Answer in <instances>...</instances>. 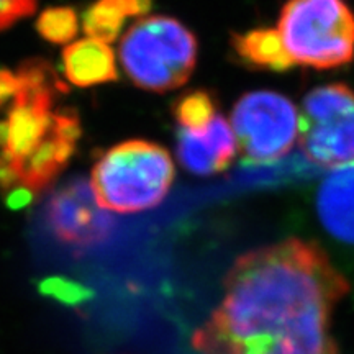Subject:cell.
<instances>
[{
    "mask_svg": "<svg viewBox=\"0 0 354 354\" xmlns=\"http://www.w3.org/2000/svg\"><path fill=\"white\" fill-rule=\"evenodd\" d=\"M223 287L194 335L198 354H338L331 317L349 286L315 243L290 238L250 251Z\"/></svg>",
    "mask_w": 354,
    "mask_h": 354,
    "instance_id": "obj_1",
    "label": "cell"
},
{
    "mask_svg": "<svg viewBox=\"0 0 354 354\" xmlns=\"http://www.w3.org/2000/svg\"><path fill=\"white\" fill-rule=\"evenodd\" d=\"M68 92L48 61L0 68V192L12 209L55 183L76 153L81 120L61 104Z\"/></svg>",
    "mask_w": 354,
    "mask_h": 354,
    "instance_id": "obj_2",
    "label": "cell"
},
{
    "mask_svg": "<svg viewBox=\"0 0 354 354\" xmlns=\"http://www.w3.org/2000/svg\"><path fill=\"white\" fill-rule=\"evenodd\" d=\"M174 180V162L162 146L145 140L120 143L102 154L91 187L100 209L131 214L165 201Z\"/></svg>",
    "mask_w": 354,
    "mask_h": 354,
    "instance_id": "obj_3",
    "label": "cell"
},
{
    "mask_svg": "<svg viewBox=\"0 0 354 354\" xmlns=\"http://www.w3.org/2000/svg\"><path fill=\"white\" fill-rule=\"evenodd\" d=\"M274 30L290 68L331 69L354 59V13L344 0H289Z\"/></svg>",
    "mask_w": 354,
    "mask_h": 354,
    "instance_id": "obj_4",
    "label": "cell"
},
{
    "mask_svg": "<svg viewBox=\"0 0 354 354\" xmlns=\"http://www.w3.org/2000/svg\"><path fill=\"white\" fill-rule=\"evenodd\" d=\"M120 63L130 81L149 92L184 86L197 64V38L171 17H143L123 35Z\"/></svg>",
    "mask_w": 354,
    "mask_h": 354,
    "instance_id": "obj_5",
    "label": "cell"
},
{
    "mask_svg": "<svg viewBox=\"0 0 354 354\" xmlns=\"http://www.w3.org/2000/svg\"><path fill=\"white\" fill-rule=\"evenodd\" d=\"M300 145L318 166L354 161V91L344 84L313 88L304 99Z\"/></svg>",
    "mask_w": 354,
    "mask_h": 354,
    "instance_id": "obj_6",
    "label": "cell"
},
{
    "mask_svg": "<svg viewBox=\"0 0 354 354\" xmlns=\"http://www.w3.org/2000/svg\"><path fill=\"white\" fill-rule=\"evenodd\" d=\"M232 127L243 154L251 162L276 161L300 138L297 107L286 95L271 91L243 95L234 104Z\"/></svg>",
    "mask_w": 354,
    "mask_h": 354,
    "instance_id": "obj_7",
    "label": "cell"
},
{
    "mask_svg": "<svg viewBox=\"0 0 354 354\" xmlns=\"http://www.w3.org/2000/svg\"><path fill=\"white\" fill-rule=\"evenodd\" d=\"M48 221L59 240L76 246L102 240L110 228V218L84 180H73L57 190L48 207Z\"/></svg>",
    "mask_w": 354,
    "mask_h": 354,
    "instance_id": "obj_8",
    "label": "cell"
},
{
    "mask_svg": "<svg viewBox=\"0 0 354 354\" xmlns=\"http://www.w3.org/2000/svg\"><path fill=\"white\" fill-rule=\"evenodd\" d=\"M176 141L180 165L198 176L223 171L233 161L238 148L232 122L220 113L203 130L190 131L177 128Z\"/></svg>",
    "mask_w": 354,
    "mask_h": 354,
    "instance_id": "obj_9",
    "label": "cell"
},
{
    "mask_svg": "<svg viewBox=\"0 0 354 354\" xmlns=\"http://www.w3.org/2000/svg\"><path fill=\"white\" fill-rule=\"evenodd\" d=\"M317 210L330 234L354 245V161L335 167L323 179Z\"/></svg>",
    "mask_w": 354,
    "mask_h": 354,
    "instance_id": "obj_10",
    "label": "cell"
},
{
    "mask_svg": "<svg viewBox=\"0 0 354 354\" xmlns=\"http://www.w3.org/2000/svg\"><path fill=\"white\" fill-rule=\"evenodd\" d=\"M63 73L77 87H92L118 79L117 59L107 43L84 38L63 51Z\"/></svg>",
    "mask_w": 354,
    "mask_h": 354,
    "instance_id": "obj_11",
    "label": "cell"
},
{
    "mask_svg": "<svg viewBox=\"0 0 354 354\" xmlns=\"http://www.w3.org/2000/svg\"><path fill=\"white\" fill-rule=\"evenodd\" d=\"M153 0H94L82 13V28L88 38L113 43L128 20L149 13Z\"/></svg>",
    "mask_w": 354,
    "mask_h": 354,
    "instance_id": "obj_12",
    "label": "cell"
},
{
    "mask_svg": "<svg viewBox=\"0 0 354 354\" xmlns=\"http://www.w3.org/2000/svg\"><path fill=\"white\" fill-rule=\"evenodd\" d=\"M233 48L243 63L253 68L272 71L290 68L274 28H254L236 35L233 38Z\"/></svg>",
    "mask_w": 354,
    "mask_h": 354,
    "instance_id": "obj_13",
    "label": "cell"
},
{
    "mask_svg": "<svg viewBox=\"0 0 354 354\" xmlns=\"http://www.w3.org/2000/svg\"><path fill=\"white\" fill-rule=\"evenodd\" d=\"M177 128L197 131L203 130L218 115L215 97L207 91H192L183 94L172 105Z\"/></svg>",
    "mask_w": 354,
    "mask_h": 354,
    "instance_id": "obj_14",
    "label": "cell"
},
{
    "mask_svg": "<svg viewBox=\"0 0 354 354\" xmlns=\"http://www.w3.org/2000/svg\"><path fill=\"white\" fill-rule=\"evenodd\" d=\"M39 37L55 44L69 43L79 33V15L71 7H51L39 13L37 20Z\"/></svg>",
    "mask_w": 354,
    "mask_h": 354,
    "instance_id": "obj_15",
    "label": "cell"
},
{
    "mask_svg": "<svg viewBox=\"0 0 354 354\" xmlns=\"http://www.w3.org/2000/svg\"><path fill=\"white\" fill-rule=\"evenodd\" d=\"M37 10V0H0V32Z\"/></svg>",
    "mask_w": 354,
    "mask_h": 354,
    "instance_id": "obj_16",
    "label": "cell"
}]
</instances>
